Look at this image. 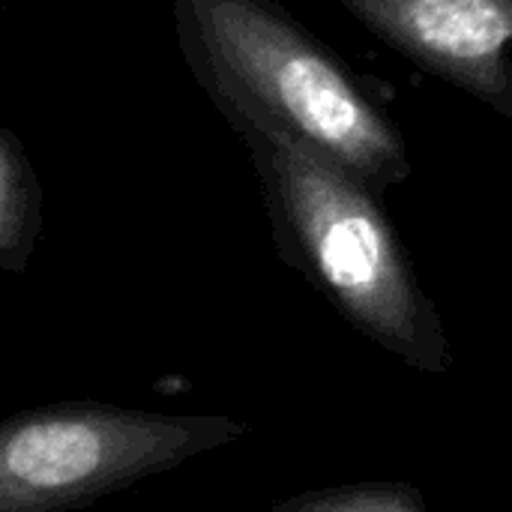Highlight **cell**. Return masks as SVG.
<instances>
[{
    "label": "cell",
    "mask_w": 512,
    "mask_h": 512,
    "mask_svg": "<svg viewBox=\"0 0 512 512\" xmlns=\"http://www.w3.org/2000/svg\"><path fill=\"white\" fill-rule=\"evenodd\" d=\"M297 264L366 339L411 369L447 372L450 342L378 195L279 126L246 117Z\"/></svg>",
    "instance_id": "1"
},
{
    "label": "cell",
    "mask_w": 512,
    "mask_h": 512,
    "mask_svg": "<svg viewBox=\"0 0 512 512\" xmlns=\"http://www.w3.org/2000/svg\"><path fill=\"white\" fill-rule=\"evenodd\" d=\"M195 27L243 117L321 150L375 195L411 174L405 135L357 78L264 0H192Z\"/></svg>",
    "instance_id": "2"
},
{
    "label": "cell",
    "mask_w": 512,
    "mask_h": 512,
    "mask_svg": "<svg viewBox=\"0 0 512 512\" xmlns=\"http://www.w3.org/2000/svg\"><path fill=\"white\" fill-rule=\"evenodd\" d=\"M222 417L63 405L0 426V512H54L237 438Z\"/></svg>",
    "instance_id": "3"
},
{
    "label": "cell",
    "mask_w": 512,
    "mask_h": 512,
    "mask_svg": "<svg viewBox=\"0 0 512 512\" xmlns=\"http://www.w3.org/2000/svg\"><path fill=\"white\" fill-rule=\"evenodd\" d=\"M393 51L512 120V0H339Z\"/></svg>",
    "instance_id": "4"
},
{
    "label": "cell",
    "mask_w": 512,
    "mask_h": 512,
    "mask_svg": "<svg viewBox=\"0 0 512 512\" xmlns=\"http://www.w3.org/2000/svg\"><path fill=\"white\" fill-rule=\"evenodd\" d=\"M270 512H429L426 498L411 483H360L297 495Z\"/></svg>",
    "instance_id": "5"
},
{
    "label": "cell",
    "mask_w": 512,
    "mask_h": 512,
    "mask_svg": "<svg viewBox=\"0 0 512 512\" xmlns=\"http://www.w3.org/2000/svg\"><path fill=\"white\" fill-rule=\"evenodd\" d=\"M21 219H24L21 174H18L9 150L0 144V249H6L18 240Z\"/></svg>",
    "instance_id": "6"
}]
</instances>
